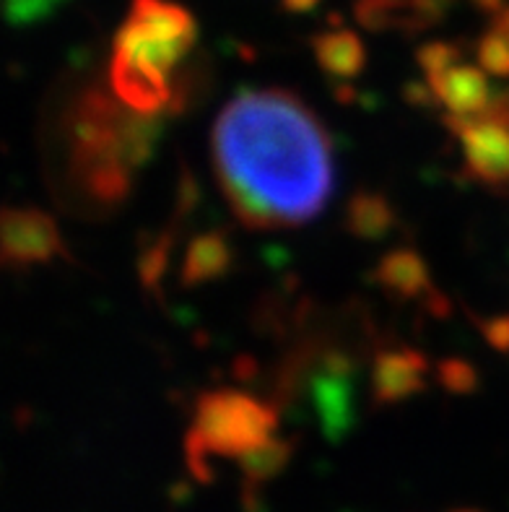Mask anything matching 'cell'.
<instances>
[{
  "instance_id": "obj_2",
  "label": "cell",
  "mask_w": 509,
  "mask_h": 512,
  "mask_svg": "<svg viewBox=\"0 0 509 512\" xmlns=\"http://www.w3.org/2000/svg\"><path fill=\"white\" fill-rule=\"evenodd\" d=\"M128 107L102 91L86 89L68 112V175L99 206H120L130 195L133 172L123 162L120 125Z\"/></svg>"
},
{
  "instance_id": "obj_12",
  "label": "cell",
  "mask_w": 509,
  "mask_h": 512,
  "mask_svg": "<svg viewBox=\"0 0 509 512\" xmlns=\"http://www.w3.org/2000/svg\"><path fill=\"white\" fill-rule=\"evenodd\" d=\"M312 55L317 65L336 81H354L367 63L361 39L348 29H330L312 37Z\"/></svg>"
},
{
  "instance_id": "obj_1",
  "label": "cell",
  "mask_w": 509,
  "mask_h": 512,
  "mask_svg": "<svg viewBox=\"0 0 509 512\" xmlns=\"http://www.w3.org/2000/svg\"><path fill=\"white\" fill-rule=\"evenodd\" d=\"M213 167L247 229L299 227L333 188V151L320 117L289 91H242L213 125Z\"/></svg>"
},
{
  "instance_id": "obj_22",
  "label": "cell",
  "mask_w": 509,
  "mask_h": 512,
  "mask_svg": "<svg viewBox=\"0 0 509 512\" xmlns=\"http://www.w3.org/2000/svg\"><path fill=\"white\" fill-rule=\"evenodd\" d=\"M65 0H6V19L11 26H29L50 19Z\"/></svg>"
},
{
  "instance_id": "obj_28",
  "label": "cell",
  "mask_w": 509,
  "mask_h": 512,
  "mask_svg": "<svg viewBox=\"0 0 509 512\" xmlns=\"http://www.w3.org/2000/svg\"><path fill=\"white\" fill-rule=\"evenodd\" d=\"M473 6L478 8V11L489 13V16H499V13L504 11V0H471Z\"/></svg>"
},
{
  "instance_id": "obj_14",
  "label": "cell",
  "mask_w": 509,
  "mask_h": 512,
  "mask_svg": "<svg viewBox=\"0 0 509 512\" xmlns=\"http://www.w3.org/2000/svg\"><path fill=\"white\" fill-rule=\"evenodd\" d=\"M346 229L359 240H382L385 234L393 232L395 227V211L382 193L374 190H359V193L348 201Z\"/></svg>"
},
{
  "instance_id": "obj_21",
  "label": "cell",
  "mask_w": 509,
  "mask_h": 512,
  "mask_svg": "<svg viewBox=\"0 0 509 512\" xmlns=\"http://www.w3.org/2000/svg\"><path fill=\"white\" fill-rule=\"evenodd\" d=\"M439 385L452 396H468L478 388V372L465 359H442L437 364Z\"/></svg>"
},
{
  "instance_id": "obj_20",
  "label": "cell",
  "mask_w": 509,
  "mask_h": 512,
  "mask_svg": "<svg viewBox=\"0 0 509 512\" xmlns=\"http://www.w3.org/2000/svg\"><path fill=\"white\" fill-rule=\"evenodd\" d=\"M460 55H463V50L455 42L437 39V42H426L416 50V63L426 73V78H434L460 65Z\"/></svg>"
},
{
  "instance_id": "obj_15",
  "label": "cell",
  "mask_w": 509,
  "mask_h": 512,
  "mask_svg": "<svg viewBox=\"0 0 509 512\" xmlns=\"http://www.w3.org/2000/svg\"><path fill=\"white\" fill-rule=\"evenodd\" d=\"M354 19L367 32L421 34L411 0H354Z\"/></svg>"
},
{
  "instance_id": "obj_24",
  "label": "cell",
  "mask_w": 509,
  "mask_h": 512,
  "mask_svg": "<svg viewBox=\"0 0 509 512\" xmlns=\"http://www.w3.org/2000/svg\"><path fill=\"white\" fill-rule=\"evenodd\" d=\"M411 3L416 8V16H419L421 32L437 26L452 8V0H411Z\"/></svg>"
},
{
  "instance_id": "obj_8",
  "label": "cell",
  "mask_w": 509,
  "mask_h": 512,
  "mask_svg": "<svg viewBox=\"0 0 509 512\" xmlns=\"http://www.w3.org/2000/svg\"><path fill=\"white\" fill-rule=\"evenodd\" d=\"M429 362L419 349L377 351L372 364V398L377 406H393L421 393Z\"/></svg>"
},
{
  "instance_id": "obj_10",
  "label": "cell",
  "mask_w": 509,
  "mask_h": 512,
  "mask_svg": "<svg viewBox=\"0 0 509 512\" xmlns=\"http://www.w3.org/2000/svg\"><path fill=\"white\" fill-rule=\"evenodd\" d=\"M426 81L432 84L437 99L445 104L452 115L484 112L489 107L491 97H494L486 73L481 68H473V65H455L450 71L426 78Z\"/></svg>"
},
{
  "instance_id": "obj_23",
  "label": "cell",
  "mask_w": 509,
  "mask_h": 512,
  "mask_svg": "<svg viewBox=\"0 0 509 512\" xmlns=\"http://www.w3.org/2000/svg\"><path fill=\"white\" fill-rule=\"evenodd\" d=\"M468 318L473 320L481 336L486 338V344L491 349L509 354V315H494V318H478L473 312H468Z\"/></svg>"
},
{
  "instance_id": "obj_3",
  "label": "cell",
  "mask_w": 509,
  "mask_h": 512,
  "mask_svg": "<svg viewBox=\"0 0 509 512\" xmlns=\"http://www.w3.org/2000/svg\"><path fill=\"white\" fill-rule=\"evenodd\" d=\"M278 411L242 390H211L195 403L193 427L187 435L206 448L208 455L242 458L247 450L271 440Z\"/></svg>"
},
{
  "instance_id": "obj_13",
  "label": "cell",
  "mask_w": 509,
  "mask_h": 512,
  "mask_svg": "<svg viewBox=\"0 0 509 512\" xmlns=\"http://www.w3.org/2000/svg\"><path fill=\"white\" fill-rule=\"evenodd\" d=\"M351 375H336V372H325L317 367V377L312 380L315 390V406L320 414L325 435H343L351 427Z\"/></svg>"
},
{
  "instance_id": "obj_7",
  "label": "cell",
  "mask_w": 509,
  "mask_h": 512,
  "mask_svg": "<svg viewBox=\"0 0 509 512\" xmlns=\"http://www.w3.org/2000/svg\"><path fill=\"white\" fill-rule=\"evenodd\" d=\"M110 86L115 97L136 112L156 115L162 107L172 102V81L156 65L141 63L128 55L115 52L110 63Z\"/></svg>"
},
{
  "instance_id": "obj_17",
  "label": "cell",
  "mask_w": 509,
  "mask_h": 512,
  "mask_svg": "<svg viewBox=\"0 0 509 512\" xmlns=\"http://www.w3.org/2000/svg\"><path fill=\"white\" fill-rule=\"evenodd\" d=\"M294 455V442L281 440V437H271V440L260 442L258 448L247 450L242 458H237L242 474L250 484L255 481L273 479L276 474H281L286 468V463L291 461Z\"/></svg>"
},
{
  "instance_id": "obj_4",
  "label": "cell",
  "mask_w": 509,
  "mask_h": 512,
  "mask_svg": "<svg viewBox=\"0 0 509 512\" xmlns=\"http://www.w3.org/2000/svg\"><path fill=\"white\" fill-rule=\"evenodd\" d=\"M198 26L172 0H133L115 34V52L172 73L193 50Z\"/></svg>"
},
{
  "instance_id": "obj_9",
  "label": "cell",
  "mask_w": 509,
  "mask_h": 512,
  "mask_svg": "<svg viewBox=\"0 0 509 512\" xmlns=\"http://www.w3.org/2000/svg\"><path fill=\"white\" fill-rule=\"evenodd\" d=\"M374 281L390 297L398 299H426L429 302L437 294L424 258L411 247H395L382 255L380 263L374 266Z\"/></svg>"
},
{
  "instance_id": "obj_27",
  "label": "cell",
  "mask_w": 509,
  "mask_h": 512,
  "mask_svg": "<svg viewBox=\"0 0 509 512\" xmlns=\"http://www.w3.org/2000/svg\"><path fill=\"white\" fill-rule=\"evenodd\" d=\"M289 13H310L312 8L320 6V0H281Z\"/></svg>"
},
{
  "instance_id": "obj_25",
  "label": "cell",
  "mask_w": 509,
  "mask_h": 512,
  "mask_svg": "<svg viewBox=\"0 0 509 512\" xmlns=\"http://www.w3.org/2000/svg\"><path fill=\"white\" fill-rule=\"evenodd\" d=\"M198 182H195V177L190 175V169H182V177H180V193H177V211H180V216L190 214L195 208V203H198Z\"/></svg>"
},
{
  "instance_id": "obj_6",
  "label": "cell",
  "mask_w": 509,
  "mask_h": 512,
  "mask_svg": "<svg viewBox=\"0 0 509 512\" xmlns=\"http://www.w3.org/2000/svg\"><path fill=\"white\" fill-rule=\"evenodd\" d=\"M0 232H3V266L6 268L42 266L65 255L58 224L39 208H6Z\"/></svg>"
},
{
  "instance_id": "obj_19",
  "label": "cell",
  "mask_w": 509,
  "mask_h": 512,
  "mask_svg": "<svg viewBox=\"0 0 509 512\" xmlns=\"http://www.w3.org/2000/svg\"><path fill=\"white\" fill-rule=\"evenodd\" d=\"M481 71L497 78H509V37L499 32L497 26L478 39L476 47Z\"/></svg>"
},
{
  "instance_id": "obj_18",
  "label": "cell",
  "mask_w": 509,
  "mask_h": 512,
  "mask_svg": "<svg viewBox=\"0 0 509 512\" xmlns=\"http://www.w3.org/2000/svg\"><path fill=\"white\" fill-rule=\"evenodd\" d=\"M172 232L164 229L159 234H149L138 253V279L143 289L151 294L162 292V279L169 268V253H172Z\"/></svg>"
},
{
  "instance_id": "obj_16",
  "label": "cell",
  "mask_w": 509,
  "mask_h": 512,
  "mask_svg": "<svg viewBox=\"0 0 509 512\" xmlns=\"http://www.w3.org/2000/svg\"><path fill=\"white\" fill-rule=\"evenodd\" d=\"M164 120L162 115H146V112L125 110L123 125H120V151H123V162L128 164L130 172L141 169L149 162L156 149V141L162 136Z\"/></svg>"
},
{
  "instance_id": "obj_11",
  "label": "cell",
  "mask_w": 509,
  "mask_h": 512,
  "mask_svg": "<svg viewBox=\"0 0 509 512\" xmlns=\"http://www.w3.org/2000/svg\"><path fill=\"white\" fill-rule=\"evenodd\" d=\"M232 268V245L224 232H203L195 234L187 242L185 263H182L180 281L187 289H195L200 284L216 281L226 276Z\"/></svg>"
},
{
  "instance_id": "obj_5",
  "label": "cell",
  "mask_w": 509,
  "mask_h": 512,
  "mask_svg": "<svg viewBox=\"0 0 509 512\" xmlns=\"http://www.w3.org/2000/svg\"><path fill=\"white\" fill-rule=\"evenodd\" d=\"M442 123L460 138L465 167L473 180L491 190L509 188V125L499 123L486 112L447 115Z\"/></svg>"
},
{
  "instance_id": "obj_29",
  "label": "cell",
  "mask_w": 509,
  "mask_h": 512,
  "mask_svg": "<svg viewBox=\"0 0 509 512\" xmlns=\"http://www.w3.org/2000/svg\"><path fill=\"white\" fill-rule=\"evenodd\" d=\"M497 29H499V32H504V34H507V37H509V6L504 8V11L497 16Z\"/></svg>"
},
{
  "instance_id": "obj_26",
  "label": "cell",
  "mask_w": 509,
  "mask_h": 512,
  "mask_svg": "<svg viewBox=\"0 0 509 512\" xmlns=\"http://www.w3.org/2000/svg\"><path fill=\"white\" fill-rule=\"evenodd\" d=\"M403 94H406V102L413 104V107H434L439 102L429 81H411L403 89Z\"/></svg>"
}]
</instances>
